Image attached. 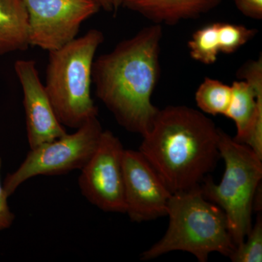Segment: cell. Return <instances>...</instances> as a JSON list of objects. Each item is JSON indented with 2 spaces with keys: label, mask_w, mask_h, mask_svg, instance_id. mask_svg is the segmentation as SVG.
I'll list each match as a JSON object with an SVG mask.
<instances>
[{
  "label": "cell",
  "mask_w": 262,
  "mask_h": 262,
  "mask_svg": "<svg viewBox=\"0 0 262 262\" xmlns=\"http://www.w3.org/2000/svg\"><path fill=\"white\" fill-rule=\"evenodd\" d=\"M125 213L132 222L167 215L172 193L139 151L125 149L123 156Z\"/></svg>",
  "instance_id": "9c48e42d"
},
{
  "label": "cell",
  "mask_w": 262,
  "mask_h": 262,
  "mask_svg": "<svg viewBox=\"0 0 262 262\" xmlns=\"http://www.w3.org/2000/svg\"><path fill=\"white\" fill-rule=\"evenodd\" d=\"M257 29L241 24L220 23L219 42L220 53L232 54L256 36Z\"/></svg>",
  "instance_id": "2e32d148"
},
{
  "label": "cell",
  "mask_w": 262,
  "mask_h": 262,
  "mask_svg": "<svg viewBox=\"0 0 262 262\" xmlns=\"http://www.w3.org/2000/svg\"><path fill=\"white\" fill-rule=\"evenodd\" d=\"M101 7V9L108 12H113V5L110 0H95Z\"/></svg>",
  "instance_id": "ffe728a7"
},
{
  "label": "cell",
  "mask_w": 262,
  "mask_h": 262,
  "mask_svg": "<svg viewBox=\"0 0 262 262\" xmlns=\"http://www.w3.org/2000/svg\"><path fill=\"white\" fill-rule=\"evenodd\" d=\"M103 40V32L93 29L49 52L45 87L63 126L77 129L98 117L91 84L95 56Z\"/></svg>",
  "instance_id": "277c9868"
},
{
  "label": "cell",
  "mask_w": 262,
  "mask_h": 262,
  "mask_svg": "<svg viewBox=\"0 0 262 262\" xmlns=\"http://www.w3.org/2000/svg\"><path fill=\"white\" fill-rule=\"evenodd\" d=\"M163 27L153 24L94 60L92 81L97 97L119 125L144 136L159 108L151 96L160 76Z\"/></svg>",
  "instance_id": "6da1fadb"
},
{
  "label": "cell",
  "mask_w": 262,
  "mask_h": 262,
  "mask_svg": "<svg viewBox=\"0 0 262 262\" xmlns=\"http://www.w3.org/2000/svg\"><path fill=\"white\" fill-rule=\"evenodd\" d=\"M220 23H212L198 29L188 42L190 56L194 61L206 65L216 61L220 53L219 42Z\"/></svg>",
  "instance_id": "9a60e30c"
},
{
  "label": "cell",
  "mask_w": 262,
  "mask_h": 262,
  "mask_svg": "<svg viewBox=\"0 0 262 262\" xmlns=\"http://www.w3.org/2000/svg\"><path fill=\"white\" fill-rule=\"evenodd\" d=\"M220 129L187 106L158 110L139 151L172 194L200 187L221 158Z\"/></svg>",
  "instance_id": "7a4b0ae2"
},
{
  "label": "cell",
  "mask_w": 262,
  "mask_h": 262,
  "mask_svg": "<svg viewBox=\"0 0 262 262\" xmlns=\"http://www.w3.org/2000/svg\"><path fill=\"white\" fill-rule=\"evenodd\" d=\"M167 215L169 226L158 242L141 254L149 261L172 251H185L200 262H206L213 252L230 256L236 246L222 208L207 200L201 186L172 194Z\"/></svg>",
  "instance_id": "3957f363"
},
{
  "label": "cell",
  "mask_w": 262,
  "mask_h": 262,
  "mask_svg": "<svg viewBox=\"0 0 262 262\" xmlns=\"http://www.w3.org/2000/svg\"><path fill=\"white\" fill-rule=\"evenodd\" d=\"M232 96L231 85L206 77L195 93V101L202 113L225 115Z\"/></svg>",
  "instance_id": "5bb4252c"
},
{
  "label": "cell",
  "mask_w": 262,
  "mask_h": 262,
  "mask_svg": "<svg viewBox=\"0 0 262 262\" xmlns=\"http://www.w3.org/2000/svg\"><path fill=\"white\" fill-rule=\"evenodd\" d=\"M221 0H124L122 6L153 24L174 25L196 18L218 6Z\"/></svg>",
  "instance_id": "7c38bea8"
},
{
  "label": "cell",
  "mask_w": 262,
  "mask_h": 262,
  "mask_svg": "<svg viewBox=\"0 0 262 262\" xmlns=\"http://www.w3.org/2000/svg\"><path fill=\"white\" fill-rule=\"evenodd\" d=\"M110 2H111L112 5H113L114 13H117L119 8L122 6L124 0H110Z\"/></svg>",
  "instance_id": "44dd1931"
},
{
  "label": "cell",
  "mask_w": 262,
  "mask_h": 262,
  "mask_svg": "<svg viewBox=\"0 0 262 262\" xmlns=\"http://www.w3.org/2000/svg\"><path fill=\"white\" fill-rule=\"evenodd\" d=\"M2 159L0 158V174H1ZM8 194L5 192L0 175V231L9 229L15 220V215L8 205Z\"/></svg>",
  "instance_id": "ac0fdd59"
},
{
  "label": "cell",
  "mask_w": 262,
  "mask_h": 262,
  "mask_svg": "<svg viewBox=\"0 0 262 262\" xmlns=\"http://www.w3.org/2000/svg\"><path fill=\"white\" fill-rule=\"evenodd\" d=\"M244 241L236 246L229 258L234 262H261L262 261V219L258 215L254 225Z\"/></svg>",
  "instance_id": "e0dca14e"
},
{
  "label": "cell",
  "mask_w": 262,
  "mask_h": 262,
  "mask_svg": "<svg viewBox=\"0 0 262 262\" xmlns=\"http://www.w3.org/2000/svg\"><path fill=\"white\" fill-rule=\"evenodd\" d=\"M28 14L22 0H0V56L29 47Z\"/></svg>",
  "instance_id": "4fadbf2b"
},
{
  "label": "cell",
  "mask_w": 262,
  "mask_h": 262,
  "mask_svg": "<svg viewBox=\"0 0 262 262\" xmlns=\"http://www.w3.org/2000/svg\"><path fill=\"white\" fill-rule=\"evenodd\" d=\"M236 8L246 16L261 20L262 0H233Z\"/></svg>",
  "instance_id": "d6986e66"
},
{
  "label": "cell",
  "mask_w": 262,
  "mask_h": 262,
  "mask_svg": "<svg viewBox=\"0 0 262 262\" xmlns=\"http://www.w3.org/2000/svg\"><path fill=\"white\" fill-rule=\"evenodd\" d=\"M15 74L23 91L27 139L31 149L67 134L58 120L34 60L15 61Z\"/></svg>",
  "instance_id": "8fae6325"
},
{
  "label": "cell",
  "mask_w": 262,
  "mask_h": 262,
  "mask_svg": "<svg viewBox=\"0 0 262 262\" xmlns=\"http://www.w3.org/2000/svg\"><path fill=\"white\" fill-rule=\"evenodd\" d=\"M124 151L120 139L111 131L103 130L94 154L80 170L82 195L101 211L125 213Z\"/></svg>",
  "instance_id": "52a82bcc"
},
{
  "label": "cell",
  "mask_w": 262,
  "mask_h": 262,
  "mask_svg": "<svg viewBox=\"0 0 262 262\" xmlns=\"http://www.w3.org/2000/svg\"><path fill=\"white\" fill-rule=\"evenodd\" d=\"M241 81H234L228 110L225 116L233 120L243 143L262 159V58L246 62L237 72Z\"/></svg>",
  "instance_id": "30bf717a"
},
{
  "label": "cell",
  "mask_w": 262,
  "mask_h": 262,
  "mask_svg": "<svg viewBox=\"0 0 262 262\" xmlns=\"http://www.w3.org/2000/svg\"><path fill=\"white\" fill-rule=\"evenodd\" d=\"M219 149L225 164L219 184L211 178L203 180V195L222 208L236 246L246 239L252 227L253 200L261 184L262 159L251 148L220 132Z\"/></svg>",
  "instance_id": "5b68a950"
},
{
  "label": "cell",
  "mask_w": 262,
  "mask_h": 262,
  "mask_svg": "<svg viewBox=\"0 0 262 262\" xmlns=\"http://www.w3.org/2000/svg\"><path fill=\"white\" fill-rule=\"evenodd\" d=\"M29 46L56 51L75 39L81 25L101 9L95 0H22Z\"/></svg>",
  "instance_id": "ba28073f"
},
{
  "label": "cell",
  "mask_w": 262,
  "mask_h": 262,
  "mask_svg": "<svg viewBox=\"0 0 262 262\" xmlns=\"http://www.w3.org/2000/svg\"><path fill=\"white\" fill-rule=\"evenodd\" d=\"M76 130L31 149L18 169L5 179L3 187L8 196L33 177L62 175L83 168L97 147L103 130L98 117Z\"/></svg>",
  "instance_id": "8992f818"
}]
</instances>
